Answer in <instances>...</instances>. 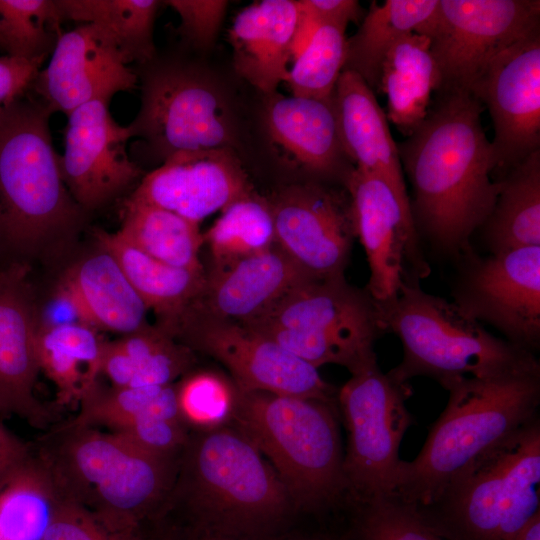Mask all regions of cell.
Returning <instances> with one entry per match:
<instances>
[{"instance_id": "obj_21", "label": "cell", "mask_w": 540, "mask_h": 540, "mask_svg": "<svg viewBox=\"0 0 540 540\" xmlns=\"http://www.w3.org/2000/svg\"><path fill=\"white\" fill-rule=\"evenodd\" d=\"M251 194L236 151L213 149L171 156L144 175L127 200L157 206L199 224Z\"/></svg>"}, {"instance_id": "obj_3", "label": "cell", "mask_w": 540, "mask_h": 540, "mask_svg": "<svg viewBox=\"0 0 540 540\" xmlns=\"http://www.w3.org/2000/svg\"><path fill=\"white\" fill-rule=\"evenodd\" d=\"M33 448L61 498L85 509L111 532L127 537L156 519L178 461L72 420L51 428Z\"/></svg>"}, {"instance_id": "obj_31", "label": "cell", "mask_w": 540, "mask_h": 540, "mask_svg": "<svg viewBox=\"0 0 540 540\" xmlns=\"http://www.w3.org/2000/svg\"><path fill=\"white\" fill-rule=\"evenodd\" d=\"M481 228L491 254L540 246V150L506 170Z\"/></svg>"}, {"instance_id": "obj_30", "label": "cell", "mask_w": 540, "mask_h": 540, "mask_svg": "<svg viewBox=\"0 0 540 540\" xmlns=\"http://www.w3.org/2000/svg\"><path fill=\"white\" fill-rule=\"evenodd\" d=\"M103 342L96 329L81 322L38 326L40 372L54 384L59 405H79L100 378Z\"/></svg>"}, {"instance_id": "obj_49", "label": "cell", "mask_w": 540, "mask_h": 540, "mask_svg": "<svg viewBox=\"0 0 540 540\" xmlns=\"http://www.w3.org/2000/svg\"><path fill=\"white\" fill-rule=\"evenodd\" d=\"M511 540H540V511H538Z\"/></svg>"}, {"instance_id": "obj_16", "label": "cell", "mask_w": 540, "mask_h": 540, "mask_svg": "<svg viewBox=\"0 0 540 540\" xmlns=\"http://www.w3.org/2000/svg\"><path fill=\"white\" fill-rule=\"evenodd\" d=\"M268 203L276 245L294 263L316 279L344 277L356 237L347 191L310 181L283 188Z\"/></svg>"}, {"instance_id": "obj_42", "label": "cell", "mask_w": 540, "mask_h": 540, "mask_svg": "<svg viewBox=\"0 0 540 540\" xmlns=\"http://www.w3.org/2000/svg\"><path fill=\"white\" fill-rule=\"evenodd\" d=\"M152 455L176 460L184 448L189 430L178 420L145 417L111 431Z\"/></svg>"}, {"instance_id": "obj_27", "label": "cell", "mask_w": 540, "mask_h": 540, "mask_svg": "<svg viewBox=\"0 0 540 540\" xmlns=\"http://www.w3.org/2000/svg\"><path fill=\"white\" fill-rule=\"evenodd\" d=\"M95 237L99 247L118 262L146 308L155 313L158 327L173 337L182 319L199 299L206 272L158 261L126 242L117 232L99 230Z\"/></svg>"}, {"instance_id": "obj_26", "label": "cell", "mask_w": 540, "mask_h": 540, "mask_svg": "<svg viewBox=\"0 0 540 540\" xmlns=\"http://www.w3.org/2000/svg\"><path fill=\"white\" fill-rule=\"evenodd\" d=\"M56 289L71 301L80 321L96 330L123 336L147 324L144 302L115 258L101 247L73 264Z\"/></svg>"}, {"instance_id": "obj_13", "label": "cell", "mask_w": 540, "mask_h": 540, "mask_svg": "<svg viewBox=\"0 0 540 540\" xmlns=\"http://www.w3.org/2000/svg\"><path fill=\"white\" fill-rule=\"evenodd\" d=\"M173 337L222 363L239 390L334 404L336 392L318 369L247 325L188 312Z\"/></svg>"}, {"instance_id": "obj_52", "label": "cell", "mask_w": 540, "mask_h": 540, "mask_svg": "<svg viewBox=\"0 0 540 540\" xmlns=\"http://www.w3.org/2000/svg\"><path fill=\"white\" fill-rule=\"evenodd\" d=\"M0 261L3 265H5V260H4V257H3V254H2V250H1V246H0Z\"/></svg>"}, {"instance_id": "obj_25", "label": "cell", "mask_w": 540, "mask_h": 540, "mask_svg": "<svg viewBox=\"0 0 540 540\" xmlns=\"http://www.w3.org/2000/svg\"><path fill=\"white\" fill-rule=\"evenodd\" d=\"M297 22L296 0H263L243 8L229 30L236 73L265 95L287 80Z\"/></svg>"}, {"instance_id": "obj_41", "label": "cell", "mask_w": 540, "mask_h": 540, "mask_svg": "<svg viewBox=\"0 0 540 540\" xmlns=\"http://www.w3.org/2000/svg\"><path fill=\"white\" fill-rule=\"evenodd\" d=\"M358 540H448L411 505L391 496L357 503Z\"/></svg>"}, {"instance_id": "obj_28", "label": "cell", "mask_w": 540, "mask_h": 540, "mask_svg": "<svg viewBox=\"0 0 540 540\" xmlns=\"http://www.w3.org/2000/svg\"><path fill=\"white\" fill-rule=\"evenodd\" d=\"M193 351L160 327L144 325L113 341H104L101 375L116 387L174 384L191 371Z\"/></svg>"}, {"instance_id": "obj_8", "label": "cell", "mask_w": 540, "mask_h": 540, "mask_svg": "<svg viewBox=\"0 0 540 540\" xmlns=\"http://www.w3.org/2000/svg\"><path fill=\"white\" fill-rule=\"evenodd\" d=\"M540 419L525 424L417 510L448 540H511L540 511Z\"/></svg>"}, {"instance_id": "obj_44", "label": "cell", "mask_w": 540, "mask_h": 540, "mask_svg": "<svg viewBox=\"0 0 540 540\" xmlns=\"http://www.w3.org/2000/svg\"><path fill=\"white\" fill-rule=\"evenodd\" d=\"M136 535L113 533L85 509L60 497L43 540H134Z\"/></svg>"}, {"instance_id": "obj_24", "label": "cell", "mask_w": 540, "mask_h": 540, "mask_svg": "<svg viewBox=\"0 0 540 540\" xmlns=\"http://www.w3.org/2000/svg\"><path fill=\"white\" fill-rule=\"evenodd\" d=\"M331 100L340 143L349 161L355 168L381 177L411 213L397 144L375 93L358 74L343 70Z\"/></svg>"}, {"instance_id": "obj_15", "label": "cell", "mask_w": 540, "mask_h": 540, "mask_svg": "<svg viewBox=\"0 0 540 540\" xmlns=\"http://www.w3.org/2000/svg\"><path fill=\"white\" fill-rule=\"evenodd\" d=\"M355 236L370 270L366 290L377 302L396 296L408 283H419L430 269L419 249V235L392 188L379 176L353 168L343 182Z\"/></svg>"}, {"instance_id": "obj_40", "label": "cell", "mask_w": 540, "mask_h": 540, "mask_svg": "<svg viewBox=\"0 0 540 540\" xmlns=\"http://www.w3.org/2000/svg\"><path fill=\"white\" fill-rule=\"evenodd\" d=\"M175 388L180 418L189 432L232 424L239 389L231 378L210 370L190 371Z\"/></svg>"}, {"instance_id": "obj_22", "label": "cell", "mask_w": 540, "mask_h": 540, "mask_svg": "<svg viewBox=\"0 0 540 540\" xmlns=\"http://www.w3.org/2000/svg\"><path fill=\"white\" fill-rule=\"evenodd\" d=\"M266 98L263 120L272 145L313 181L343 184L354 165L342 149L331 97H285L274 92Z\"/></svg>"}, {"instance_id": "obj_47", "label": "cell", "mask_w": 540, "mask_h": 540, "mask_svg": "<svg viewBox=\"0 0 540 540\" xmlns=\"http://www.w3.org/2000/svg\"><path fill=\"white\" fill-rule=\"evenodd\" d=\"M33 446L13 434L0 421V486L31 455Z\"/></svg>"}, {"instance_id": "obj_11", "label": "cell", "mask_w": 540, "mask_h": 540, "mask_svg": "<svg viewBox=\"0 0 540 540\" xmlns=\"http://www.w3.org/2000/svg\"><path fill=\"white\" fill-rule=\"evenodd\" d=\"M411 391L409 383L396 381L374 362L351 374L337 392L348 435L346 493L356 503L393 494L402 461L400 444L412 424L405 405Z\"/></svg>"}, {"instance_id": "obj_46", "label": "cell", "mask_w": 540, "mask_h": 540, "mask_svg": "<svg viewBox=\"0 0 540 540\" xmlns=\"http://www.w3.org/2000/svg\"><path fill=\"white\" fill-rule=\"evenodd\" d=\"M45 60L0 56V107L21 98L31 87Z\"/></svg>"}, {"instance_id": "obj_12", "label": "cell", "mask_w": 540, "mask_h": 540, "mask_svg": "<svg viewBox=\"0 0 540 540\" xmlns=\"http://www.w3.org/2000/svg\"><path fill=\"white\" fill-rule=\"evenodd\" d=\"M539 29V0H439L417 34L429 39L437 92H469L498 54Z\"/></svg>"}, {"instance_id": "obj_36", "label": "cell", "mask_w": 540, "mask_h": 540, "mask_svg": "<svg viewBox=\"0 0 540 540\" xmlns=\"http://www.w3.org/2000/svg\"><path fill=\"white\" fill-rule=\"evenodd\" d=\"M78 406V413L72 421L107 431H114L145 417L181 421L175 383L164 386L116 387L102 383L99 378Z\"/></svg>"}, {"instance_id": "obj_45", "label": "cell", "mask_w": 540, "mask_h": 540, "mask_svg": "<svg viewBox=\"0 0 540 540\" xmlns=\"http://www.w3.org/2000/svg\"><path fill=\"white\" fill-rule=\"evenodd\" d=\"M298 24L314 31L322 23L347 26L363 16V9L355 0H297Z\"/></svg>"}, {"instance_id": "obj_35", "label": "cell", "mask_w": 540, "mask_h": 540, "mask_svg": "<svg viewBox=\"0 0 540 540\" xmlns=\"http://www.w3.org/2000/svg\"><path fill=\"white\" fill-rule=\"evenodd\" d=\"M65 20L93 24L115 43L125 61L142 65L156 57V0H57Z\"/></svg>"}, {"instance_id": "obj_34", "label": "cell", "mask_w": 540, "mask_h": 540, "mask_svg": "<svg viewBox=\"0 0 540 540\" xmlns=\"http://www.w3.org/2000/svg\"><path fill=\"white\" fill-rule=\"evenodd\" d=\"M59 499L46 465L33 448L0 486V540H43Z\"/></svg>"}, {"instance_id": "obj_32", "label": "cell", "mask_w": 540, "mask_h": 540, "mask_svg": "<svg viewBox=\"0 0 540 540\" xmlns=\"http://www.w3.org/2000/svg\"><path fill=\"white\" fill-rule=\"evenodd\" d=\"M439 0H386L373 3L356 33L347 38L343 70L358 74L374 92H379L383 60L394 43L409 33H418L432 16Z\"/></svg>"}, {"instance_id": "obj_1", "label": "cell", "mask_w": 540, "mask_h": 540, "mask_svg": "<svg viewBox=\"0 0 540 540\" xmlns=\"http://www.w3.org/2000/svg\"><path fill=\"white\" fill-rule=\"evenodd\" d=\"M438 93L397 149L412 186L410 211L419 237L439 254L462 257L495 205L498 163L481 121L484 106L469 92Z\"/></svg>"}, {"instance_id": "obj_14", "label": "cell", "mask_w": 540, "mask_h": 540, "mask_svg": "<svg viewBox=\"0 0 540 540\" xmlns=\"http://www.w3.org/2000/svg\"><path fill=\"white\" fill-rule=\"evenodd\" d=\"M453 303L510 343L535 354L540 346V246L479 257L463 255Z\"/></svg>"}, {"instance_id": "obj_39", "label": "cell", "mask_w": 540, "mask_h": 540, "mask_svg": "<svg viewBox=\"0 0 540 540\" xmlns=\"http://www.w3.org/2000/svg\"><path fill=\"white\" fill-rule=\"evenodd\" d=\"M346 26L320 24L300 53L294 57L286 83L292 96L328 99L343 71Z\"/></svg>"}, {"instance_id": "obj_2", "label": "cell", "mask_w": 540, "mask_h": 540, "mask_svg": "<svg viewBox=\"0 0 540 540\" xmlns=\"http://www.w3.org/2000/svg\"><path fill=\"white\" fill-rule=\"evenodd\" d=\"M293 509L271 464L231 424L190 432L152 524L193 539L263 540Z\"/></svg>"}, {"instance_id": "obj_6", "label": "cell", "mask_w": 540, "mask_h": 540, "mask_svg": "<svg viewBox=\"0 0 540 540\" xmlns=\"http://www.w3.org/2000/svg\"><path fill=\"white\" fill-rule=\"evenodd\" d=\"M377 305L384 332L394 333L402 343L401 362L387 372L400 383L425 376L446 389L461 378L540 370L534 353L491 334L453 302L423 291L419 283L404 285Z\"/></svg>"}, {"instance_id": "obj_33", "label": "cell", "mask_w": 540, "mask_h": 540, "mask_svg": "<svg viewBox=\"0 0 540 540\" xmlns=\"http://www.w3.org/2000/svg\"><path fill=\"white\" fill-rule=\"evenodd\" d=\"M116 232L158 261L179 268L204 270L199 258L204 244L199 224L176 213L126 199L122 225Z\"/></svg>"}, {"instance_id": "obj_37", "label": "cell", "mask_w": 540, "mask_h": 540, "mask_svg": "<svg viewBox=\"0 0 540 540\" xmlns=\"http://www.w3.org/2000/svg\"><path fill=\"white\" fill-rule=\"evenodd\" d=\"M203 241L212 256V269L270 249L276 242L269 203L254 194L231 203L203 234Z\"/></svg>"}, {"instance_id": "obj_18", "label": "cell", "mask_w": 540, "mask_h": 540, "mask_svg": "<svg viewBox=\"0 0 540 540\" xmlns=\"http://www.w3.org/2000/svg\"><path fill=\"white\" fill-rule=\"evenodd\" d=\"M130 139L108 103L89 102L67 116L59 165L69 193L86 213L109 204L141 177V167L127 152Z\"/></svg>"}, {"instance_id": "obj_10", "label": "cell", "mask_w": 540, "mask_h": 540, "mask_svg": "<svg viewBox=\"0 0 540 540\" xmlns=\"http://www.w3.org/2000/svg\"><path fill=\"white\" fill-rule=\"evenodd\" d=\"M139 111L127 126L134 150L160 165L181 152L236 149L238 123L224 89L199 66L182 60L138 65Z\"/></svg>"}, {"instance_id": "obj_51", "label": "cell", "mask_w": 540, "mask_h": 540, "mask_svg": "<svg viewBox=\"0 0 540 540\" xmlns=\"http://www.w3.org/2000/svg\"><path fill=\"white\" fill-rule=\"evenodd\" d=\"M0 50L4 51V42H3V38L1 34V29H0Z\"/></svg>"}, {"instance_id": "obj_17", "label": "cell", "mask_w": 540, "mask_h": 540, "mask_svg": "<svg viewBox=\"0 0 540 540\" xmlns=\"http://www.w3.org/2000/svg\"><path fill=\"white\" fill-rule=\"evenodd\" d=\"M469 93L490 113L498 168L540 150V29L498 54Z\"/></svg>"}, {"instance_id": "obj_48", "label": "cell", "mask_w": 540, "mask_h": 540, "mask_svg": "<svg viewBox=\"0 0 540 540\" xmlns=\"http://www.w3.org/2000/svg\"><path fill=\"white\" fill-rule=\"evenodd\" d=\"M134 540H189L177 531L160 526H149L140 530Z\"/></svg>"}, {"instance_id": "obj_29", "label": "cell", "mask_w": 540, "mask_h": 540, "mask_svg": "<svg viewBox=\"0 0 540 540\" xmlns=\"http://www.w3.org/2000/svg\"><path fill=\"white\" fill-rule=\"evenodd\" d=\"M441 80L429 39L409 33L386 54L380 71L379 92L387 96V119L408 136L426 117L432 92Z\"/></svg>"}, {"instance_id": "obj_20", "label": "cell", "mask_w": 540, "mask_h": 540, "mask_svg": "<svg viewBox=\"0 0 540 540\" xmlns=\"http://www.w3.org/2000/svg\"><path fill=\"white\" fill-rule=\"evenodd\" d=\"M30 271L31 266L23 262L0 268V414L18 416L46 430L53 418L35 395L40 373L38 306Z\"/></svg>"}, {"instance_id": "obj_23", "label": "cell", "mask_w": 540, "mask_h": 540, "mask_svg": "<svg viewBox=\"0 0 540 540\" xmlns=\"http://www.w3.org/2000/svg\"><path fill=\"white\" fill-rule=\"evenodd\" d=\"M316 279L276 244L261 253L206 273L204 289L189 312L241 324L265 315L299 285Z\"/></svg>"}, {"instance_id": "obj_43", "label": "cell", "mask_w": 540, "mask_h": 540, "mask_svg": "<svg viewBox=\"0 0 540 540\" xmlns=\"http://www.w3.org/2000/svg\"><path fill=\"white\" fill-rule=\"evenodd\" d=\"M180 17L178 32L193 48H210L217 37L229 2L224 0H167Z\"/></svg>"}, {"instance_id": "obj_53", "label": "cell", "mask_w": 540, "mask_h": 540, "mask_svg": "<svg viewBox=\"0 0 540 540\" xmlns=\"http://www.w3.org/2000/svg\"><path fill=\"white\" fill-rule=\"evenodd\" d=\"M189 540H214V539H191V538H188Z\"/></svg>"}, {"instance_id": "obj_9", "label": "cell", "mask_w": 540, "mask_h": 540, "mask_svg": "<svg viewBox=\"0 0 540 540\" xmlns=\"http://www.w3.org/2000/svg\"><path fill=\"white\" fill-rule=\"evenodd\" d=\"M245 325L316 369L336 364L351 374L377 362L384 333L377 302L345 277L311 279Z\"/></svg>"}, {"instance_id": "obj_19", "label": "cell", "mask_w": 540, "mask_h": 540, "mask_svg": "<svg viewBox=\"0 0 540 540\" xmlns=\"http://www.w3.org/2000/svg\"><path fill=\"white\" fill-rule=\"evenodd\" d=\"M51 54L31 88L53 113L68 116L93 101L109 104L114 95L138 84L135 70L112 39L93 24L63 32Z\"/></svg>"}, {"instance_id": "obj_4", "label": "cell", "mask_w": 540, "mask_h": 540, "mask_svg": "<svg viewBox=\"0 0 540 540\" xmlns=\"http://www.w3.org/2000/svg\"><path fill=\"white\" fill-rule=\"evenodd\" d=\"M445 409L412 461H401L394 497L417 510L435 504L465 473L538 416L540 370L451 383Z\"/></svg>"}, {"instance_id": "obj_7", "label": "cell", "mask_w": 540, "mask_h": 540, "mask_svg": "<svg viewBox=\"0 0 540 540\" xmlns=\"http://www.w3.org/2000/svg\"><path fill=\"white\" fill-rule=\"evenodd\" d=\"M334 404L239 390L232 425L260 450L296 509H318L346 493Z\"/></svg>"}, {"instance_id": "obj_5", "label": "cell", "mask_w": 540, "mask_h": 540, "mask_svg": "<svg viewBox=\"0 0 540 540\" xmlns=\"http://www.w3.org/2000/svg\"><path fill=\"white\" fill-rule=\"evenodd\" d=\"M52 114L34 98L0 107V246L6 263L30 265L67 244L86 219L61 175Z\"/></svg>"}, {"instance_id": "obj_50", "label": "cell", "mask_w": 540, "mask_h": 540, "mask_svg": "<svg viewBox=\"0 0 540 540\" xmlns=\"http://www.w3.org/2000/svg\"><path fill=\"white\" fill-rule=\"evenodd\" d=\"M288 540H328V539H323V538H314V537H298V538H295V539H288Z\"/></svg>"}, {"instance_id": "obj_38", "label": "cell", "mask_w": 540, "mask_h": 540, "mask_svg": "<svg viewBox=\"0 0 540 540\" xmlns=\"http://www.w3.org/2000/svg\"><path fill=\"white\" fill-rule=\"evenodd\" d=\"M64 16L57 0H0V29L7 55L46 59L52 53Z\"/></svg>"}]
</instances>
